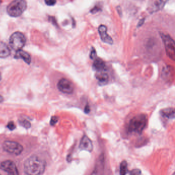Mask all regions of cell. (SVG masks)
<instances>
[{"mask_svg": "<svg viewBox=\"0 0 175 175\" xmlns=\"http://www.w3.org/2000/svg\"><path fill=\"white\" fill-rule=\"evenodd\" d=\"M105 63L102 60L95 58L93 64V67L95 70L98 71H103L105 70Z\"/></svg>", "mask_w": 175, "mask_h": 175, "instance_id": "cell-13", "label": "cell"}, {"mask_svg": "<svg viewBox=\"0 0 175 175\" xmlns=\"http://www.w3.org/2000/svg\"><path fill=\"white\" fill-rule=\"evenodd\" d=\"M161 36L165 45L167 55L174 61L175 58V44L174 41L169 35L161 33Z\"/></svg>", "mask_w": 175, "mask_h": 175, "instance_id": "cell-5", "label": "cell"}, {"mask_svg": "<svg viewBox=\"0 0 175 175\" xmlns=\"http://www.w3.org/2000/svg\"><path fill=\"white\" fill-rule=\"evenodd\" d=\"M144 19H141L140 21H139V23L138 24V27H140V26H142V25L144 23Z\"/></svg>", "mask_w": 175, "mask_h": 175, "instance_id": "cell-27", "label": "cell"}, {"mask_svg": "<svg viewBox=\"0 0 175 175\" xmlns=\"http://www.w3.org/2000/svg\"><path fill=\"white\" fill-rule=\"evenodd\" d=\"M21 124L23 126H24L26 128H29L31 126L30 123L26 120H23V121H21Z\"/></svg>", "mask_w": 175, "mask_h": 175, "instance_id": "cell-21", "label": "cell"}, {"mask_svg": "<svg viewBox=\"0 0 175 175\" xmlns=\"http://www.w3.org/2000/svg\"><path fill=\"white\" fill-rule=\"evenodd\" d=\"M0 2H1V0H0Z\"/></svg>", "mask_w": 175, "mask_h": 175, "instance_id": "cell-31", "label": "cell"}, {"mask_svg": "<svg viewBox=\"0 0 175 175\" xmlns=\"http://www.w3.org/2000/svg\"><path fill=\"white\" fill-rule=\"evenodd\" d=\"M98 32L100 35L101 39L106 43L112 45L113 44V40L111 36H109L107 33V27L104 25H101L98 28Z\"/></svg>", "mask_w": 175, "mask_h": 175, "instance_id": "cell-9", "label": "cell"}, {"mask_svg": "<svg viewBox=\"0 0 175 175\" xmlns=\"http://www.w3.org/2000/svg\"><path fill=\"white\" fill-rule=\"evenodd\" d=\"M46 163L45 161L36 155H33L25 161L24 172L27 175H38L45 172Z\"/></svg>", "mask_w": 175, "mask_h": 175, "instance_id": "cell-1", "label": "cell"}, {"mask_svg": "<svg viewBox=\"0 0 175 175\" xmlns=\"http://www.w3.org/2000/svg\"><path fill=\"white\" fill-rule=\"evenodd\" d=\"M7 127L10 130H13L16 128V125H15L13 122H10L8 123Z\"/></svg>", "mask_w": 175, "mask_h": 175, "instance_id": "cell-24", "label": "cell"}, {"mask_svg": "<svg viewBox=\"0 0 175 175\" xmlns=\"http://www.w3.org/2000/svg\"><path fill=\"white\" fill-rule=\"evenodd\" d=\"M56 2V0H45V4L48 6H54Z\"/></svg>", "mask_w": 175, "mask_h": 175, "instance_id": "cell-18", "label": "cell"}, {"mask_svg": "<svg viewBox=\"0 0 175 175\" xmlns=\"http://www.w3.org/2000/svg\"><path fill=\"white\" fill-rule=\"evenodd\" d=\"M10 55V50L4 42H0V58L7 57Z\"/></svg>", "mask_w": 175, "mask_h": 175, "instance_id": "cell-15", "label": "cell"}, {"mask_svg": "<svg viewBox=\"0 0 175 175\" xmlns=\"http://www.w3.org/2000/svg\"><path fill=\"white\" fill-rule=\"evenodd\" d=\"M1 80V73H0V80Z\"/></svg>", "mask_w": 175, "mask_h": 175, "instance_id": "cell-30", "label": "cell"}, {"mask_svg": "<svg viewBox=\"0 0 175 175\" xmlns=\"http://www.w3.org/2000/svg\"><path fill=\"white\" fill-rule=\"evenodd\" d=\"M160 114L163 118L168 119H173L175 118V110L173 108H168L161 110Z\"/></svg>", "mask_w": 175, "mask_h": 175, "instance_id": "cell-14", "label": "cell"}, {"mask_svg": "<svg viewBox=\"0 0 175 175\" xmlns=\"http://www.w3.org/2000/svg\"><path fill=\"white\" fill-rule=\"evenodd\" d=\"M168 0H153L151 6L150 12L153 13L162 10Z\"/></svg>", "mask_w": 175, "mask_h": 175, "instance_id": "cell-11", "label": "cell"}, {"mask_svg": "<svg viewBox=\"0 0 175 175\" xmlns=\"http://www.w3.org/2000/svg\"><path fill=\"white\" fill-rule=\"evenodd\" d=\"M128 172V167L127 163L126 161H123L121 163L120 168V173L121 175H126Z\"/></svg>", "mask_w": 175, "mask_h": 175, "instance_id": "cell-17", "label": "cell"}, {"mask_svg": "<svg viewBox=\"0 0 175 175\" xmlns=\"http://www.w3.org/2000/svg\"><path fill=\"white\" fill-rule=\"evenodd\" d=\"M58 121V118L57 117H52V118L51 119V125H54L56 123H57Z\"/></svg>", "mask_w": 175, "mask_h": 175, "instance_id": "cell-23", "label": "cell"}, {"mask_svg": "<svg viewBox=\"0 0 175 175\" xmlns=\"http://www.w3.org/2000/svg\"><path fill=\"white\" fill-rule=\"evenodd\" d=\"M26 39L24 35L21 32H16L10 36L9 45L15 51H19L24 46Z\"/></svg>", "mask_w": 175, "mask_h": 175, "instance_id": "cell-4", "label": "cell"}, {"mask_svg": "<svg viewBox=\"0 0 175 175\" xmlns=\"http://www.w3.org/2000/svg\"><path fill=\"white\" fill-rule=\"evenodd\" d=\"M79 148L81 150H84L88 152L93 151V143L91 140L87 136L84 135L82 138L80 143Z\"/></svg>", "mask_w": 175, "mask_h": 175, "instance_id": "cell-10", "label": "cell"}, {"mask_svg": "<svg viewBox=\"0 0 175 175\" xmlns=\"http://www.w3.org/2000/svg\"><path fill=\"white\" fill-rule=\"evenodd\" d=\"M15 58L16 59H22L28 64H29L31 62V56L27 52H25L21 49L17 51L15 55Z\"/></svg>", "mask_w": 175, "mask_h": 175, "instance_id": "cell-12", "label": "cell"}, {"mask_svg": "<svg viewBox=\"0 0 175 175\" xmlns=\"http://www.w3.org/2000/svg\"><path fill=\"white\" fill-rule=\"evenodd\" d=\"M0 169L9 175H17L19 174L17 168L15 163L10 160H6L0 163Z\"/></svg>", "mask_w": 175, "mask_h": 175, "instance_id": "cell-8", "label": "cell"}, {"mask_svg": "<svg viewBox=\"0 0 175 175\" xmlns=\"http://www.w3.org/2000/svg\"><path fill=\"white\" fill-rule=\"evenodd\" d=\"M101 10V8L99 7V6H95L93 8L91 9V10H90V12L93 14H95L98 12H100Z\"/></svg>", "mask_w": 175, "mask_h": 175, "instance_id": "cell-19", "label": "cell"}, {"mask_svg": "<svg viewBox=\"0 0 175 175\" xmlns=\"http://www.w3.org/2000/svg\"><path fill=\"white\" fill-rule=\"evenodd\" d=\"M3 100H4V98H3V97H2V95H0V103H1V102H2Z\"/></svg>", "mask_w": 175, "mask_h": 175, "instance_id": "cell-29", "label": "cell"}, {"mask_svg": "<svg viewBox=\"0 0 175 175\" xmlns=\"http://www.w3.org/2000/svg\"><path fill=\"white\" fill-rule=\"evenodd\" d=\"M90 106H88V105L86 106L85 107V109H84V112L86 113V114H88V113L90 112Z\"/></svg>", "mask_w": 175, "mask_h": 175, "instance_id": "cell-26", "label": "cell"}, {"mask_svg": "<svg viewBox=\"0 0 175 175\" xmlns=\"http://www.w3.org/2000/svg\"><path fill=\"white\" fill-rule=\"evenodd\" d=\"M96 79L98 80L99 82L102 83H106L109 81V76L108 74L102 71H98L96 75Z\"/></svg>", "mask_w": 175, "mask_h": 175, "instance_id": "cell-16", "label": "cell"}, {"mask_svg": "<svg viewBox=\"0 0 175 175\" xmlns=\"http://www.w3.org/2000/svg\"><path fill=\"white\" fill-rule=\"evenodd\" d=\"M147 116L146 114H141L134 117L129 121V132L140 134L146 127L147 124Z\"/></svg>", "mask_w": 175, "mask_h": 175, "instance_id": "cell-2", "label": "cell"}, {"mask_svg": "<svg viewBox=\"0 0 175 175\" xmlns=\"http://www.w3.org/2000/svg\"><path fill=\"white\" fill-rule=\"evenodd\" d=\"M58 88L60 91L64 94H71L74 92V84L67 79L62 78L60 80L58 83Z\"/></svg>", "mask_w": 175, "mask_h": 175, "instance_id": "cell-7", "label": "cell"}, {"mask_svg": "<svg viewBox=\"0 0 175 175\" xmlns=\"http://www.w3.org/2000/svg\"><path fill=\"white\" fill-rule=\"evenodd\" d=\"M117 11L118 12V13L120 14V15H121L122 14V10L121 8H120V6H118L117 7Z\"/></svg>", "mask_w": 175, "mask_h": 175, "instance_id": "cell-28", "label": "cell"}, {"mask_svg": "<svg viewBox=\"0 0 175 175\" xmlns=\"http://www.w3.org/2000/svg\"><path fill=\"white\" fill-rule=\"evenodd\" d=\"M3 148L5 152L12 155H19L23 151V148L20 143L12 141H6L3 143Z\"/></svg>", "mask_w": 175, "mask_h": 175, "instance_id": "cell-6", "label": "cell"}, {"mask_svg": "<svg viewBox=\"0 0 175 175\" xmlns=\"http://www.w3.org/2000/svg\"><path fill=\"white\" fill-rule=\"evenodd\" d=\"M130 174L131 175H140V174H141V172L140 169H133L130 172Z\"/></svg>", "mask_w": 175, "mask_h": 175, "instance_id": "cell-22", "label": "cell"}, {"mask_svg": "<svg viewBox=\"0 0 175 175\" xmlns=\"http://www.w3.org/2000/svg\"><path fill=\"white\" fill-rule=\"evenodd\" d=\"M97 56V54H96V51H95V49L94 48H92L90 55V58L91 59H95Z\"/></svg>", "mask_w": 175, "mask_h": 175, "instance_id": "cell-20", "label": "cell"}, {"mask_svg": "<svg viewBox=\"0 0 175 175\" xmlns=\"http://www.w3.org/2000/svg\"><path fill=\"white\" fill-rule=\"evenodd\" d=\"M27 8V3L25 0H14L8 5V14L12 17H17L22 15Z\"/></svg>", "mask_w": 175, "mask_h": 175, "instance_id": "cell-3", "label": "cell"}, {"mask_svg": "<svg viewBox=\"0 0 175 175\" xmlns=\"http://www.w3.org/2000/svg\"><path fill=\"white\" fill-rule=\"evenodd\" d=\"M49 21L51 22V23H52L54 25H56V26L57 25L56 20L55 17H49Z\"/></svg>", "mask_w": 175, "mask_h": 175, "instance_id": "cell-25", "label": "cell"}]
</instances>
